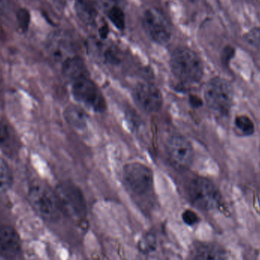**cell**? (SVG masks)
Instances as JSON below:
<instances>
[{
    "instance_id": "1",
    "label": "cell",
    "mask_w": 260,
    "mask_h": 260,
    "mask_svg": "<svg viewBox=\"0 0 260 260\" xmlns=\"http://www.w3.org/2000/svg\"><path fill=\"white\" fill-rule=\"evenodd\" d=\"M171 67L174 76L185 83H197L203 77L201 59L195 52L186 47H180L173 52Z\"/></svg>"
},
{
    "instance_id": "2",
    "label": "cell",
    "mask_w": 260,
    "mask_h": 260,
    "mask_svg": "<svg viewBox=\"0 0 260 260\" xmlns=\"http://www.w3.org/2000/svg\"><path fill=\"white\" fill-rule=\"evenodd\" d=\"M30 204L44 219L56 221L60 218L62 209L55 192L42 183H34L27 193Z\"/></svg>"
},
{
    "instance_id": "3",
    "label": "cell",
    "mask_w": 260,
    "mask_h": 260,
    "mask_svg": "<svg viewBox=\"0 0 260 260\" xmlns=\"http://www.w3.org/2000/svg\"><path fill=\"white\" fill-rule=\"evenodd\" d=\"M206 103L214 111L228 114L233 103V90L228 81L221 78L211 79L204 91Z\"/></svg>"
},
{
    "instance_id": "4",
    "label": "cell",
    "mask_w": 260,
    "mask_h": 260,
    "mask_svg": "<svg viewBox=\"0 0 260 260\" xmlns=\"http://www.w3.org/2000/svg\"><path fill=\"white\" fill-rule=\"evenodd\" d=\"M62 212L72 218H80L86 215V204L82 191L70 183L59 185L55 191Z\"/></svg>"
},
{
    "instance_id": "5",
    "label": "cell",
    "mask_w": 260,
    "mask_h": 260,
    "mask_svg": "<svg viewBox=\"0 0 260 260\" xmlns=\"http://www.w3.org/2000/svg\"><path fill=\"white\" fill-rule=\"evenodd\" d=\"M188 194L192 204L203 210H212L219 203L218 189L210 180L203 177H197L191 181Z\"/></svg>"
},
{
    "instance_id": "6",
    "label": "cell",
    "mask_w": 260,
    "mask_h": 260,
    "mask_svg": "<svg viewBox=\"0 0 260 260\" xmlns=\"http://www.w3.org/2000/svg\"><path fill=\"white\" fill-rule=\"evenodd\" d=\"M123 177L126 186L138 195L149 192L154 183V176L151 170L139 162L126 165L123 168Z\"/></svg>"
},
{
    "instance_id": "7",
    "label": "cell",
    "mask_w": 260,
    "mask_h": 260,
    "mask_svg": "<svg viewBox=\"0 0 260 260\" xmlns=\"http://www.w3.org/2000/svg\"><path fill=\"white\" fill-rule=\"evenodd\" d=\"M73 97L76 101L93 111L101 112L106 108L105 98L90 78L81 79L72 84Z\"/></svg>"
},
{
    "instance_id": "8",
    "label": "cell",
    "mask_w": 260,
    "mask_h": 260,
    "mask_svg": "<svg viewBox=\"0 0 260 260\" xmlns=\"http://www.w3.org/2000/svg\"><path fill=\"white\" fill-rule=\"evenodd\" d=\"M143 25L150 38L160 44L169 42L171 27L163 14L156 9H149L143 15Z\"/></svg>"
},
{
    "instance_id": "9",
    "label": "cell",
    "mask_w": 260,
    "mask_h": 260,
    "mask_svg": "<svg viewBox=\"0 0 260 260\" xmlns=\"http://www.w3.org/2000/svg\"><path fill=\"white\" fill-rule=\"evenodd\" d=\"M166 150L170 160L178 168H189L193 161V148L184 136L179 134L170 136L167 140Z\"/></svg>"
},
{
    "instance_id": "10",
    "label": "cell",
    "mask_w": 260,
    "mask_h": 260,
    "mask_svg": "<svg viewBox=\"0 0 260 260\" xmlns=\"http://www.w3.org/2000/svg\"><path fill=\"white\" fill-rule=\"evenodd\" d=\"M49 56L55 62L63 63L75 55L74 43L68 35L63 32H54L49 36L46 44Z\"/></svg>"
},
{
    "instance_id": "11",
    "label": "cell",
    "mask_w": 260,
    "mask_h": 260,
    "mask_svg": "<svg viewBox=\"0 0 260 260\" xmlns=\"http://www.w3.org/2000/svg\"><path fill=\"white\" fill-rule=\"evenodd\" d=\"M135 100L141 109L147 113L157 112L163 105L160 90L152 84L142 82L135 88Z\"/></svg>"
},
{
    "instance_id": "12",
    "label": "cell",
    "mask_w": 260,
    "mask_h": 260,
    "mask_svg": "<svg viewBox=\"0 0 260 260\" xmlns=\"http://www.w3.org/2000/svg\"><path fill=\"white\" fill-rule=\"evenodd\" d=\"M21 253V240L12 228H0V256L6 260H17Z\"/></svg>"
},
{
    "instance_id": "13",
    "label": "cell",
    "mask_w": 260,
    "mask_h": 260,
    "mask_svg": "<svg viewBox=\"0 0 260 260\" xmlns=\"http://www.w3.org/2000/svg\"><path fill=\"white\" fill-rule=\"evenodd\" d=\"M62 73L63 77L71 84L89 78L86 64L83 59L76 56L70 58L62 64Z\"/></svg>"
},
{
    "instance_id": "14",
    "label": "cell",
    "mask_w": 260,
    "mask_h": 260,
    "mask_svg": "<svg viewBox=\"0 0 260 260\" xmlns=\"http://www.w3.org/2000/svg\"><path fill=\"white\" fill-rule=\"evenodd\" d=\"M195 260H228L223 247L215 243H200L194 250Z\"/></svg>"
},
{
    "instance_id": "15",
    "label": "cell",
    "mask_w": 260,
    "mask_h": 260,
    "mask_svg": "<svg viewBox=\"0 0 260 260\" xmlns=\"http://www.w3.org/2000/svg\"><path fill=\"white\" fill-rule=\"evenodd\" d=\"M66 120L77 129H83L86 126L87 117L85 113L76 106H70L65 111Z\"/></svg>"
},
{
    "instance_id": "16",
    "label": "cell",
    "mask_w": 260,
    "mask_h": 260,
    "mask_svg": "<svg viewBox=\"0 0 260 260\" xmlns=\"http://www.w3.org/2000/svg\"><path fill=\"white\" fill-rule=\"evenodd\" d=\"M13 176L7 162L0 157V193H5L12 187Z\"/></svg>"
},
{
    "instance_id": "17",
    "label": "cell",
    "mask_w": 260,
    "mask_h": 260,
    "mask_svg": "<svg viewBox=\"0 0 260 260\" xmlns=\"http://www.w3.org/2000/svg\"><path fill=\"white\" fill-rule=\"evenodd\" d=\"M76 12L80 19L86 24H93L95 21L96 12L94 8L87 2L80 0L76 3Z\"/></svg>"
},
{
    "instance_id": "18",
    "label": "cell",
    "mask_w": 260,
    "mask_h": 260,
    "mask_svg": "<svg viewBox=\"0 0 260 260\" xmlns=\"http://www.w3.org/2000/svg\"><path fill=\"white\" fill-rule=\"evenodd\" d=\"M17 24L21 33H25L28 30L30 22V14L28 9L21 8L17 12Z\"/></svg>"
},
{
    "instance_id": "19",
    "label": "cell",
    "mask_w": 260,
    "mask_h": 260,
    "mask_svg": "<svg viewBox=\"0 0 260 260\" xmlns=\"http://www.w3.org/2000/svg\"><path fill=\"white\" fill-rule=\"evenodd\" d=\"M108 18L117 28L123 30L125 28V15L121 9L113 7L108 12Z\"/></svg>"
},
{
    "instance_id": "20",
    "label": "cell",
    "mask_w": 260,
    "mask_h": 260,
    "mask_svg": "<svg viewBox=\"0 0 260 260\" xmlns=\"http://www.w3.org/2000/svg\"><path fill=\"white\" fill-rule=\"evenodd\" d=\"M235 125L246 136H250L254 133V125L249 117L240 116L235 119Z\"/></svg>"
},
{
    "instance_id": "21",
    "label": "cell",
    "mask_w": 260,
    "mask_h": 260,
    "mask_svg": "<svg viewBox=\"0 0 260 260\" xmlns=\"http://www.w3.org/2000/svg\"><path fill=\"white\" fill-rule=\"evenodd\" d=\"M246 40L249 44L253 46H260V27L259 28H253L250 30L245 35Z\"/></svg>"
},
{
    "instance_id": "22",
    "label": "cell",
    "mask_w": 260,
    "mask_h": 260,
    "mask_svg": "<svg viewBox=\"0 0 260 260\" xmlns=\"http://www.w3.org/2000/svg\"><path fill=\"white\" fill-rule=\"evenodd\" d=\"M182 217H183V221L188 225H193V224H197L199 221L197 214L192 212V210L185 211Z\"/></svg>"
},
{
    "instance_id": "23",
    "label": "cell",
    "mask_w": 260,
    "mask_h": 260,
    "mask_svg": "<svg viewBox=\"0 0 260 260\" xmlns=\"http://www.w3.org/2000/svg\"><path fill=\"white\" fill-rule=\"evenodd\" d=\"M10 133L7 126L0 120V145H4L9 140Z\"/></svg>"
},
{
    "instance_id": "24",
    "label": "cell",
    "mask_w": 260,
    "mask_h": 260,
    "mask_svg": "<svg viewBox=\"0 0 260 260\" xmlns=\"http://www.w3.org/2000/svg\"><path fill=\"white\" fill-rule=\"evenodd\" d=\"M234 55H235V49H234L233 47H225V49L224 50V52H223L222 55V59L224 63H229V62H230L231 59H232V58L233 57Z\"/></svg>"
},
{
    "instance_id": "25",
    "label": "cell",
    "mask_w": 260,
    "mask_h": 260,
    "mask_svg": "<svg viewBox=\"0 0 260 260\" xmlns=\"http://www.w3.org/2000/svg\"><path fill=\"white\" fill-rule=\"evenodd\" d=\"M8 8V0H0V15H3Z\"/></svg>"
}]
</instances>
